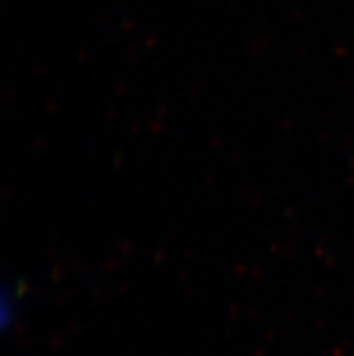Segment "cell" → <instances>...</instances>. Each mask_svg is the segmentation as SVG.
Returning a JSON list of instances; mask_svg holds the SVG:
<instances>
[]
</instances>
